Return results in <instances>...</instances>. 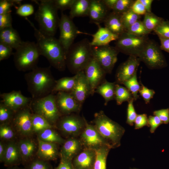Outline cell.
<instances>
[{
    "mask_svg": "<svg viewBox=\"0 0 169 169\" xmlns=\"http://www.w3.org/2000/svg\"><path fill=\"white\" fill-rule=\"evenodd\" d=\"M78 76V73L71 77H64L56 81L52 93L59 91L70 92L74 87Z\"/></svg>",
    "mask_w": 169,
    "mask_h": 169,
    "instance_id": "cell-29",
    "label": "cell"
},
{
    "mask_svg": "<svg viewBox=\"0 0 169 169\" xmlns=\"http://www.w3.org/2000/svg\"><path fill=\"white\" fill-rule=\"evenodd\" d=\"M75 0H54L55 5L58 9L62 12L70 9Z\"/></svg>",
    "mask_w": 169,
    "mask_h": 169,
    "instance_id": "cell-50",
    "label": "cell"
},
{
    "mask_svg": "<svg viewBox=\"0 0 169 169\" xmlns=\"http://www.w3.org/2000/svg\"><path fill=\"white\" fill-rule=\"evenodd\" d=\"M38 134V139L46 142L63 144L65 141L52 128L45 129Z\"/></svg>",
    "mask_w": 169,
    "mask_h": 169,
    "instance_id": "cell-33",
    "label": "cell"
},
{
    "mask_svg": "<svg viewBox=\"0 0 169 169\" xmlns=\"http://www.w3.org/2000/svg\"><path fill=\"white\" fill-rule=\"evenodd\" d=\"M35 13V19L38 22L39 30L49 35L54 36L59 28L60 18L54 0H42Z\"/></svg>",
    "mask_w": 169,
    "mask_h": 169,
    "instance_id": "cell-5",
    "label": "cell"
},
{
    "mask_svg": "<svg viewBox=\"0 0 169 169\" xmlns=\"http://www.w3.org/2000/svg\"><path fill=\"white\" fill-rule=\"evenodd\" d=\"M6 145L2 142L0 143V161L3 162L6 151Z\"/></svg>",
    "mask_w": 169,
    "mask_h": 169,
    "instance_id": "cell-60",
    "label": "cell"
},
{
    "mask_svg": "<svg viewBox=\"0 0 169 169\" xmlns=\"http://www.w3.org/2000/svg\"><path fill=\"white\" fill-rule=\"evenodd\" d=\"M9 168H8V169H21V168H19L18 167H14V166H12L10 167H9Z\"/></svg>",
    "mask_w": 169,
    "mask_h": 169,
    "instance_id": "cell-62",
    "label": "cell"
},
{
    "mask_svg": "<svg viewBox=\"0 0 169 169\" xmlns=\"http://www.w3.org/2000/svg\"><path fill=\"white\" fill-rule=\"evenodd\" d=\"M16 8V13L17 15L26 18L33 14L34 11L33 6L29 3L21 4Z\"/></svg>",
    "mask_w": 169,
    "mask_h": 169,
    "instance_id": "cell-42",
    "label": "cell"
},
{
    "mask_svg": "<svg viewBox=\"0 0 169 169\" xmlns=\"http://www.w3.org/2000/svg\"><path fill=\"white\" fill-rule=\"evenodd\" d=\"M14 6L12 0L0 1V14L11 13V8Z\"/></svg>",
    "mask_w": 169,
    "mask_h": 169,
    "instance_id": "cell-55",
    "label": "cell"
},
{
    "mask_svg": "<svg viewBox=\"0 0 169 169\" xmlns=\"http://www.w3.org/2000/svg\"><path fill=\"white\" fill-rule=\"evenodd\" d=\"M116 82H110L105 80L96 89L95 92L101 95L105 99V105L115 99Z\"/></svg>",
    "mask_w": 169,
    "mask_h": 169,
    "instance_id": "cell-30",
    "label": "cell"
},
{
    "mask_svg": "<svg viewBox=\"0 0 169 169\" xmlns=\"http://www.w3.org/2000/svg\"><path fill=\"white\" fill-rule=\"evenodd\" d=\"M133 98L131 93L126 87L116 83L114 99L117 105H120L125 101L128 102Z\"/></svg>",
    "mask_w": 169,
    "mask_h": 169,
    "instance_id": "cell-35",
    "label": "cell"
},
{
    "mask_svg": "<svg viewBox=\"0 0 169 169\" xmlns=\"http://www.w3.org/2000/svg\"><path fill=\"white\" fill-rule=\"evenodd\" d=\"M14 6H16L17 5H18L19 6L21 5V3L23 1L22 0H12Z\"/></svg>",
    "mask_w": 169,
    "mask_h": 169,
    "instance_id": "cell-61",
    "label": "cell"
},
{
    "mask_svg": "<svg viewBox=\"0 0 169 169\" xmlns=\"http://www.w3.org/2000/svg\"><path fill=\"white\" fill-rule=\"evenodd\" d=\"M131 9L134 13L140 16L145 15L147 12L145 8L140 0L134 1Z\"/></svg>",
    "mask_w": 169,
    "mask_h": 169,
    "instance_id": "cell-54",
    "label": "cell"
},
{
    "mask_svg": "<svg viewBox=\"0 0 169 169\" xmlns=\"http://www.w3.org/2000/svg\"><path fill=\"white\" fill-rule=\"evenodd\" d=\"M141 62L138 57L130 56L125 62L121 64L117 69L115 74V82L122 84L131 78L137 71Z\"/></svg>",
    "mask_w": 169,
    "mask_h": 169,
    "instance_id": "cell-18",
    "label": "cell"
},
{
    "mask_svg": "<svg viewBox=\"0 0 169 169\" xmlns=\"http://www.w3.org/2000/svg\"><path fill=\"white\" fill-rule=\"evenodd\" d=\"M14 136V132L8 123L1 124L0 126V137L1 138L9 140Z\"/></svg>",
    "mask_w": 169,
    "mask_h": 169,
    "instance_id": "cell-44",
    "label": "cell"
},
{
    "mask_svg": "<svg viewBox=\"0 0 169 169\" xmlns=\"http://www.w3.org/2000/svg\"><path fill=\"white\" fill-rule=\"evenodd\" d=\"M138 57L150 69H161L167 65L160 46L153 40L149 39Z\"/></svg>",
    "mask_w": 169,
    "mask_h": 169,
    "instance_id": "cell-9",
    "label": "cell"
},
{
    "mask_svg": "<svg viewBox=\"0 0 169 169\" xmlns=\"http://www.w3.org/2000/svg\"><path fill=\"white\" fill-rule=\"evenodd\" d=\"M30 105L15 113L12 122L21 135L28 136L33 132L32 116Z\"/></svg>",
    "mask_w": 169,
    "mask_h": 169,
    "instance_id": "cell-16",
    "label": "cell"
},
{
    "mask_svg": "<svg viewBox=\"0 0 169 169\" xmlns=\"http://www.w3.org/2000/svg\"><path fill=\"white\" fill-rule=\"evenodd\" d=\"M84 147L80 140L71 137L63 144L60 153L61 159L72 161L74 158L83 150Z\"/></svg>",
    "mask_w": 169,
    "mask_h": 169,
    "instance_id": "cell-19",
    "label": "cell"
},
{
    "mask_svg": "<svg viewBox=\"0 0 169 169\" xmlns=\"http://www.w3.org/2000/svg\"><path fill=\"white\" fill-rule=\"evenodd\" d=\"M24 79L33 99L41 98L52 93L56 81L49 67L37 66L25 74Z\"/></svg>",
    "mask_w": 169,
    "mask_h": 169,
    "instance_id": "cell-2",
    "label": "cell"
},
{
    "mask_svg": "<svg viewBox=\"0 0 169 169\" xmlns=\"http://www.w3.org/2000/svg\"><path fill=\"white\" fill-rule=\"evenodd\" d=\"M118 0H102L106 6L110 10L113 9Z\"/></svg>",
    "mask_w": 169,
    "mask_h": 169,
    "instance_id": "cell-58",
    "label": "cell"
},
{
    "mask_svg": "<svg viewBox=\"0 0 169 169\" xmlns=\"http://www.w3.org/2000/svg\"><path fill=\"white\" fill-rule=\"evenodd\" d=\"M30 106L33 113L43 117L52 125L56 124L62 116L56 105L55 94L51 93L39 98H32Z\"/></svg>",
    "mask_w": 169,
    "mask_h": 169,
    "instance_id": "cell-7",
    "label": "cell"
},
{
    "mask_svg": "<svg viewBox=\"0 0 169 169\" xmlns=\"http://www.w3.org/2000/svg\"><path fill=\"white\" fill-rule=\"evenodd\" d=\"M32 120L33 132L38 133L45 129L53 127V125L44 117L33 113L32 114Z\"/></svg>",
    "mask_w": 169,
    "mask_h": 169,
    "instance_id": "cell-34",
    "label": "cell"
},
{
    "mask_svg": "<svg viewBox=\"0 0 169 169\" xmlns=\"http://www.w3.org/2000/svg\"><path fill=\"white\" fill-rule=\"evenodd\" d=\"M157 35L169 38V21H162L153 31Z\"/></svg>",
    "mask_w": 169,
    "mask_h": 169,
    "instance_id": "cell-45",
    "label": "cell"
},
{
    "mask_svg": "<svg viewBox=\"0 0 169 169\" xmlns=\"http://www.w3.org/2000/svg\"><path fill=\"white\" fill-rule=\"evenodd\" d=\"M136 71L130 79L124 82V85L131 93L134 100L139 98L138 93L140 91L141 86L139 83L137 78Z\"/></svg>",
    "mask_w": 169,
    "mask_h": 169,
    "instance_id": "cell-37",
    "label": "cell"
},
{
    "mask_svg": "<svg viewBox=\"0 0 169 169\" xmlns=\"http://www.w3.org/2000/svg\"><path fill=\"white\" fill-rule=\"evenodd\" d=\"M93 125L111 148L119 147L125 129L106 115L102 110L94 115Z\"/></svg>",
    "mask_w": 169,
    "mask_h": 169,
    "instance_id": "cell-4",
    "label": "cell"
},
{
    "mask_svg": "<svg viewBox=\"0 0 169 169\" xmlns=\"http://www.w3.org/2000/svg\"><path fill=\"white\" fill-rule=\"evenodd\" d=\"M87 38L73 44L66 55V66L75 74L84 70L93 58L92 46Z\"/></svg>",
    "mask_w": 169,
    "mask_h": 169,
    "instance_id": "cell-3",
    "label": "cell"
},
{
    "mask_svg": "<svg viewBox=\"0 0 169 169\" xmlns=\"http://www.w3.org/2000/svg\"><path fill=\"white\" fill-rule=\"evenodd\" d=\"M132 169H136V168H133Z\"/></svg>",
    "mask_w": 169,
    "mask_h": 169,
    "instance_id": "cell-63",
    "label": "cell"
},
{
    "mask_svg": "<svg viewBox=\"0 0 169 169\" xmlns=\"http://www.w3.org/2000/svg\"></svg>",
    "mask_w": 169,
    "mask_h": 169,
    "instance_id": "cell-64",
    "label": "cell"
},
{
    "mask_svg": "<svg viewBox=\"0 0 169 169\" xmlns=\"http://www.w3.org/2000/svg\"><path fill=\"white\" fill-rule=\"evenodd\" d=\"M149 39L148 36H138L125 32L116 40L115 47L119 52L138 57Z\"/></svg>",
    "mask_w": 169,
    "mask_h": 169,
    "instance_id": "cell-8",
    "label": "cell"
},
{
    "mask_svg": "<svg viewBox=\"0 0 169 169\" xmlns=\"http://www.w3.org/2000/svg\"><path fill=\"white\" fill-rule=\"evenodd\" d=\"M59 28L60 36L58 39L67 54L80 32L72 19L63 12L61 13Z\"/></svg>",
    "mask_w": 169,
    "mask_h": 169,
    "instance_id": "cell-11",
    "label": "cell"
},
{
    "mask_svg": "<svg viewBox=\"0 0 169 169\" xmlns=\"http://www.w3.org/2000/svg\"><path fill=\"white\" fill-rule=\"evenodd\" d=\"M37 156L39 159L48 161L56 160L59 151L57 144L44 141L38 139Z\"/></svg>",
    "mask_w": 169,
    "mask_h": 169,
    "instance_id": "cell-23",
    "label": "cell"
},
{
    "mask_svg": "<svg viewBox=\"0 0 169 169\" xmlns=\"http://www.w3.org/2000/svg\"><path fill=\"white\" fill-rule=\"evenodd\" d=\"M0 98V102L15 112L29 105L32 100L23 95L19 90L1 94Z\"/></svg>",
    "mask_w": 169,
    "mask_h": 169,
    "instance_id": "cell-17",
    "label": "cell"
},
{
    "mask_svg": "<svg viewBox=\"0 0 169 169\" xmlns=\"http://www.w3.org/2000/svg\"><path fill=\"white\" fill-rule=\"evenodd\" d=\"M13 49L10 46L0 43V61L9 58L13 54Z\"/></svg>",
    "mask_w": 169,
    "mask_h": 169,
    "instance_id": "cell-48",
    "label": "cell"
},
{
    "mask_svg": "<svg viewBox=\"0 0 169 169\" xmlns=\"http://www.w3.org/2000/svg\"><path fill=\"white\" fill-rule=\"evenodd\" d=\"M83 71L90 87L91 95H93L98 86L105 80L106 73L94 58Z\"/></svg>",
    "mask_w": 169,
    "mask_h": 169,
    "instance_id": "cell-15",
    "label": "cell"
},
{
    "mask_svg": "<svg viewBox=\"0 0 169 169\" xmlns=\"http://www.w3.org/2000/svg\"><path fill=\"white\" fill-rule=\"evenodd\" d=\"M28 168V169H53L51 165L48 161L39 158L32 161Z\"/></svg>",
    "mask_w": 169,
    "mask_h": 169,
    "instance_id": "cell-46",
    "label": "cell"
},
{
    "mask_svg": "<svg viewBox=\"0 0 169 169\" xmlns=\"http://www.w3.org/2000/svg\"><path fill=\"white\" fill-rule=\"evenodd\" d=\"M55 94L56 105L62 115L79 112L81 110L82 105L70 92L59 91Z\"/></svg>",
    "mask_w": 169,
    "mask_h": 169,
    "instance_id": "cell-14",
    "label": "cell"
},
{
    "mask_svg": "<svg viewBox=\"0 0 169 169\" xmlns=\"http://www.w3.org/2000/svg\"><path fill=\"white\" fill-rule=\"evenodd\" d=\"M22 160L18 145L11 142L6 145L3 162L4 165L9 167L19 164Z\"/></svg>",
    "mask_w": 169,
    "mask_h": 169,
    "instance_id": "cell-27",
    "label": "cell"
},
{
    "mask_svg": "<svg viewBox=\"0 0 169 169\" xmlns=\"http://www.w3.org/2000/svg\"><path fill=\"white\" fill-rule=\"evenodd\" d=\"M153 115L158 117L163 124H166L169 123V108L155 110Z\"/></svg>",
    "mask_w": 169,
    "mask_h": 169,
    "instance_id": "cell-51",
    "label": "cell"
},
{
    "mask_svg": "<svg viewBox=\"0 0 169 169\" xmlns=\"http://www.w3.org/2000/svg\"><path fill=\"white\" fill-rule=\"evenodd\" d=\"M54 169H74L72 161H69L60 159V161L58 166Z\"/></svg>",
    "mask_w": 169,
    "mask_h": 169,
    "instance_id": "cell-57",
    "label": "cell"
},
{
    "mask_svg": "<svg viewBox=\"0 0 169 169\" xmlns=\"http://www.w3.org/2000/svg\"><path fill=\"white\" fill-rule=\"evenodd\" d=\"M133 98L128 102L127 109L126 123L131 126L133 125L137 114L135 109Z\"/></svg>",
    "mask_w": 169,
    "mask_h": 169,
    "instance_id": "cell-43",
    "label": "cell"
},
{
    "mask_svg": "<svg viewBox=\"0 0 169 169\" xmlns=\"http://www.w3.org/2000/svg\"><path fill=\"white\" fill-rule=\"evenodd\" d=\"M141 89L139 91L141 95L143 98L146 104L150 102L151 100L153 98L155 93V91L152 89L148 88L141 83Z\"/></svg>",
    "mask_w": 169,
    "mask_h": 169,
    "instance_id": "cell-47",
    "label": "cell"
},
{
    "mask_svg": "<svg viewBox=\"0 0 169 169\" xmlns=\"http://www.w3.org/2000/svg\"><path fill=\"white\" fill-rule=\"evenodd\" d=\"M92 49L93 58L106 74H110L117 61L119 51L115 46L109 44L92 46Z\"/></svg>",
    "mask_w": 169,
    "mask_h": 169,
    "instance_id": "cell-10",
    "label": "cell"
},
{
    "mask_svg": "<svg viewBox=\"0 0 169 169\" xmlns=\"http://www.w3.org/2000/svg\"><path fill=\"white\" fill-rule=\"evenodd\" d=\"M91 0H75L70 9L69 18L88 16Z\"/></svg>",
    "mask_w": 169,
    "mask_h": 169,
    "instance_id": "cell-28",
    "label": "cell"
},
{
    "mask_svg": "<svg viewBox=\"0 0 169 169\" xmlns=\"http://www.w3.org/2000/svg\"><path fill=\"white\" fill-rule=\"evenodd\" d=\"M96 156L94 150L84 148L72 161L75 169H93Z\"/></svg>",
    "mask_w": 169,
    "mask_h": 169,
    "instance_id": "cell-22",
    "label": "cell"
},
{
    "mask_svg": "<svg viewBox=\"0 0 169 169\" xmlns=\"http://www.w3.org/2000/svg\"><path fill=\"white\" fill-rule=\"evenodd\" d=\"M15 112L1 102L0 103V121L1 124L12 121Z\"/></svg>",
    "mask_w": 169,
    "mask_h": 169,
    "instance_id": "cell-40",
    "label": "cell"
},
{
    "mask_svg": "<svg viewBox=\"0 0 169 169\" xmlns=\"http://www.w3.org/2000/svg\"><path fill=\"white\" fill-rule=\"evenodd\" d=\"M86 120L84 117L72 113L61 116L57 123L64 133L76 137L80 136L84 129Z\"/></svg>",
    "mask_w": 169,
    "mask_h": 169,
    "instance_id": "cell-12",
    "label": "cell"
},
{
    "mask_svg": "<svg viewBox=\"0 0 169 169\" xmlns=\"http://www.w3.org/2000/svg\"><path fill=\"white\" fill-rule=\"evenodd\" d=\"M111 148L105 146L96 149V156L93 169H106L107 157Z\"/></svg>",
    "mask_w": 169,
    "mask_h": 169,
    "instance_id": "cell-32",
    "label": "cell"
},
{
    "mask_svg": "<svg viewBox=\"0 0 169 169\" xmlns=\"http://www.w3.org/2000/svg\"><path fill=\"white\" fill-rule=\"evenodd\" d=\"M23 42L17 31L12 27L0 30V43L7 44L15 50Z\"/></svg>",
    "mask_w": 169,
    "mask_h": 169,
    "instance_id": "cell-25",
    "label": "cell"
},
{
    "mask_svg": "<svg viewBox=\"0 0 169 169\" xmlns=\"http://www.w3.org/2000/svg\"><path fill=\"white\" fill-rule=\"evenodd\" d=\"M163 124L159 118L156 116H149L148 118V125L150 126V131L153 133L161 125Z\"/></svg>",
    "mask_w": 169,
    "mask_h": 169,
    "instance_id": "cell-53",
    "label": "cell"
},
{
    "mask_svg": "<svg viewBox=\"0 0 169 169\" xmlns=\"http://www.w3.org/2000/svg\"><path fill=\"white\" fill-rule=\"evenodd\" d=\"M78 73L75 85L70 93L79 103L83 105L86 99L91 95L90 89L84 71Z\"/></svg>",
    "mask_w": 169,
    "mask_h": 169,
    "instance_id": "cell-21",
    "label": "cell"
},
{
    "mask_svg": "<svg viewBox=\"0 0 169 169\" xmlns=\"http://www.w3.org/2000/svg\"><path fill=\"white\" fill-rule=\"evenodd\" d=\"M126 32L131 34L138 36H148L150 33L146 29L142 21L140 20L131 25Z\"/></svg>",
    "mask_w": 169,
    "mask_h": 169,
    "instance_id": "cell-39",
    "label": "cell"
},
{
    "mask_svg": "<svg viewBox=\"0 0 169 169\" xmlns=\"http://www.w3.org/2000/svg\"><path fill=\"white\" fill-rule=\"evenodd\" d=\"M98 29L94 34H91L93 39L90 42L92 46H100L109 44L111 41H116L119 36L115 34L105 27H102L98 25Z\"/></svg>",
    "mask_w": 169,
    "mask_h": 169,
    "instance_id": "cell-24",
    "label": "cell"
},
{
    "mask_svg": "<svg viewBox=\"0 0 169 169\" xmlns=\"http://www.w3.org/2000/svg\"><path fill=\"white\" fill-rule=\"evenodd\" d=\"M22 160L26 161L33 156L36 149L34 143L31 140L25 139L18 144Z\"/></svg>",
    "mask_w": 169,
    "mask_h": 169,
    "instance_id": "cell-31",
    "label": "cell"
},
{
    "mask_svg": "<svg viewBox=\"0 0 169 169\" xmlns=\"http://www.w3.org/2000/svg\"><path fill=\"white\" fill-rule=\"evenodd\" d=\"M164 19L155 15L152 12H147L144 15L142 22L147 30L150 33Z\"/></svg>",
    "mask_w": 169,
    "mask_h": 169,
    "instance_id": "cell-36",
    "label": "cell"
},
{
    "mask_svg": "<svg viewBox=\"0 0 169 169\" xmlns=\"http://www.w3.org/2000/svg\"><path fill=\"white\" fill-rule=\"evenodd\" d=\"M110 11L102 0H91L88 14L90 22L100 25L104 23Z\"/></svg>",
    "mask_w": 169,
    "mask_h": 169,
    "instance_id": "cell-20",
    "label": "cell"
},
{
    "mask_svg": "<svg viewBox=\"0 0 169 169\" xmlns=\"http://www.w3.org/2000/svg\"><path fill=\"white\" fill-rule=\"evenodd\" d=\"M13 61L19 71H30L37 67L40 52L36 43L23 41L13 53Z\"/></svg>",
    "mask_w": 169,
    "mask_h": 169,
    "instance_id": "cell-6",
    "label": "cell"
},
{
    "mask_svg": "<svg viewBox=\"0 0 169 169\" xmlns=\"http://www.w3.org/2000/svg\"><path fill=\"white\" fill-rule=\"evenodd\" d=\"M121 15L122 21L126 31L131 25L140 20L141 18V16L134 13L131 9Z\"/></svg>",
    "mask_w": 169,
    "mask_h": 169,
    "instance_id": "cell-38",
    "label": "cell"
},
{
    "mask_svg": "<svg viewBox=\"0 0 169 169\" xmlns=\"http://www.w3.org/2000/svg\"><path fill=\"white\" fill-rule=\"evenodd\" d=\"M140 2L145 8L147 12H151V5L153 0H140Z\"/></svg>",
    "mask_w": 169,
    "mask_h": 169,
    "instance_id": "cell-59",
    "label": "cell"
},
{
    "mask_svg": "<svg viewBox=\"0 0 169 169\" xmlns=\"http://www.w3.org/2000/svg\"><path fill=\"white\" fill-rule=\"evenodd\" d=\"M80 138L84 148L95 150L103 146L111 147L100 135L93 125L86 120L84 129L80 135Z\"/></svg>",
    "mask_w": 169,
    "mask_h": 169,
    "instance_id": "cell-13",
    "label": "cell"
},
{
    "mask_svg": "<svg viewBox=\"0 0 169 169\" xmlns=\"http://www.w3.org/2000/svg\"><path fill=\"white\" fill-rule=\"evenodd\" d=\"M104 23L105 27L119 36L126 32L122 21L121 15L112 11L109 13Z\"/></svg>",
    "mask_w": 169,
    "mask_h": 169,
    "instance_id": "cell-26",
    "label": "cell"
},
{
    "mask_svg": "<svg viewBox=\"0 0 169 169\" xmlns=\"http://www.w3.org/2000/svg\"><path fill=\"white\" fill-rule=\"evenodd\" d=\"M161 43L160 47L161 50L169 53V38L157 35Z\"/></svg>",
    "mask_w": 169,
    "mask_h": 169,
    "instance_id": "cell-56",
    "label": "cell"
},
{
    "mask_svg": "<svg viewBox=\"0 0 169 169\" xmlns=\"http://www.w3.org/2000/svg\"><path fill=\"white\" fill-rule=\"evenodd\" d=\"M135 129H138L148 125V118L146 114L137 115L135 120Z\"/></svg>",
    "mask_w": 169,
    "mask_h": 169,
    "instance_id": "cell-52",
    "label": "cell"
},
{
    "mask_svg": "<svg viewBox=\"0 0 169 169\" xmlns=\"http://www.w3.org/2000/svg\"><path fill=\"white\" fill-rule=\"evenodd\" d=\"M135 0H118L112 11L121 15L131 8Z\"/></svg>",
    "mask_w": 169,
    "mask_h": 169,
    "instance_id": "cell-41",
    "label": "cell"
},
{
    "mask_svg": "<svg viewBox=\"0 0 169 169\" xmlns=\"http://www.w3.org/2000/svg\"><path fill=\"white\" fill-rule=\"evenodd\" d=\"M12 27L11 13L0 14V30Z\"/></svg>",
    "mask_w": 169,
    "mask_h": 169,
    "instance_id": "cell-49",
    "label": "cell"
},
{
    "mask_svg": "<svg viewBox=\"0 0 169 169\" xmlns=\"http://www.w3.org/2000/svg\"><path fill=\"white\" fill-rule=\"evenodd\" d=\"M25 19L34 30V35L41 55L45 57L50 65L59 71H63L66 66V53L58 39L54 36L46 34L37 29L27 18Z\"/></svg>",
    "mask_w": 169,
    "mask_h": 169,
    "instance_id": "cell-1",
    "label": "cell"
}]
</instances>
